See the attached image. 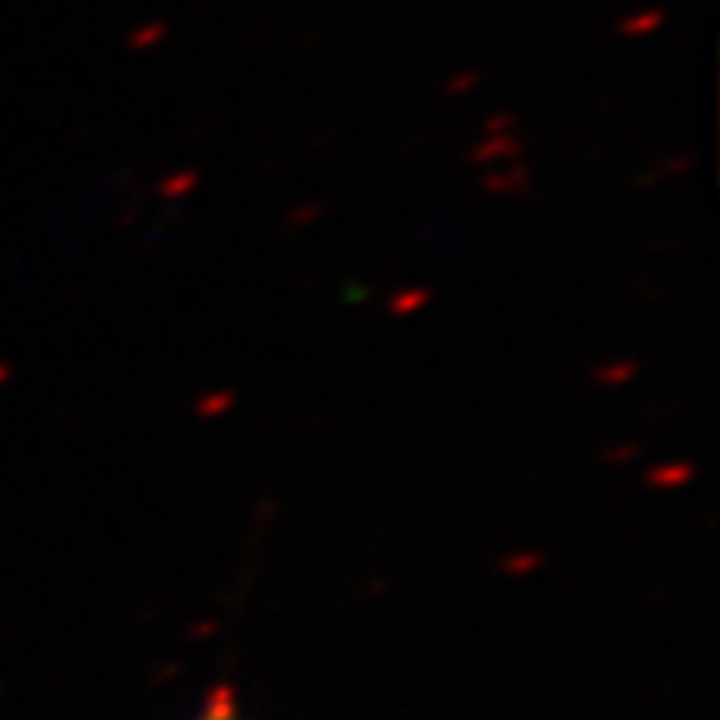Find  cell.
Segmentation results:
<instances>
[{
	"instance_id": "1",
	"label": "cell",
	"mask_w": 720,
	"mask_h": 720,
	"mask_svg": "<svg viewBox=\"0 0 720 720\" xmlns=\"http://www.w3.org/2000/svg\"><path fill=\"white\" fill-rule=\"evenodd\" d=\"M199 720H239L236 706H232V695H228V691H214V698L206 702Z\"/></svg>"
}]
</instances>
